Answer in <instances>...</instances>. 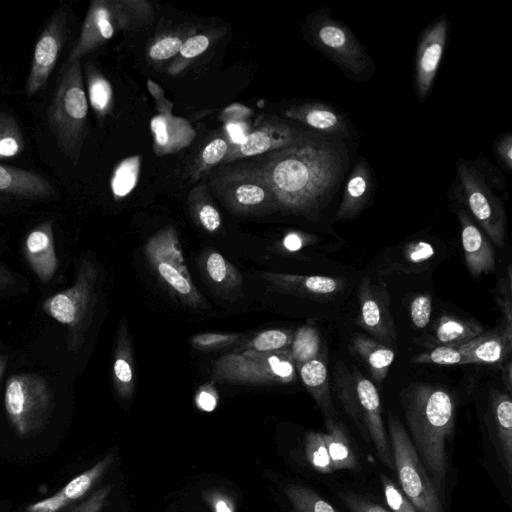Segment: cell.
Instances as JSON below:
<instances>
[{
  "instance_id": "cell-37",
  "label": "cell",
  "mask_w": 512,
  "mask_h": 512,
  "mask_svg": "<svg viewBox=\"0 0 512 512\" xmlns=\"http://www.w3.org/2000/svg\"><path fill=\"white\" fill-rule=\"evenodd\" d=\"M413 362L441 366L471 364L470 359L458 347L452 346H437L428 352L416 355Z\"/></svg>"
},
{
  "instance_id": "cell-48",
  "label": "cell",
  "mask_w": 512,
  "mask_h": 512,
  "mask_svg": "<svg viewBox=\"0 0 512 512\" xmlns=\"http://www.w3.org/2000/svg\"><path fill=\"white\" fill-rule=\"evenodd\" d=\"M434 255L433 246L426 241H415L407 246L405 258L410 263H421Z\"/></svg>"
},
{
  "instance_id": "cell-56",
  "label": "cell",
  "mask_w": 512,
  "mask_h": 512,
  "mask_svg": "<svg viewBox=\"0 0 512 512\" xmlns=\"http://www.w3.org/2000/svg\"><path fill=\"white\" fill-rule=\"evenodd\" d=\"M15 283L14 275L0 263V291Z\"/></svg>"
},
{
  "instance_id": "cell-8",
  "label": "cell",
  "mask_w": 512,
  "mask_h": 512,
  "mask_svg": "<svg viewBox=\"0 0 512 512\" xmlns=\"http://www.w3.org/2000/svg\"><path fill=\"white\" fill-rule=\"evenodd\" d=\"M310 33L314 46L349 79L365 81L374 74L370 55L345 23L331 17L329 9L316 13Z\"/></svg>"
},
{
  "instance_id": "cell-14",
  "label": "cell",
  "mask_w": 512,
  "mask_h": 512,
  "mask_svg": "<svg viewBox=\"0 0 512 512\" xmlns=\"http://www.w3.org/2000/svg\"><path fill=\"white\" fill-rule=\"evenodd\" d=\"M359 307L357 324L378 342L392 344L396 333L385 287L364 277L359 286Z\"/></svg>"
},
{
  "instance_id": "cell-36",
  "label": "cell",
  "mask_w": 512,
  "mask_h": 512,
  "mask_svg": "<svg viewBox=\"0 0 512 512\" xmlns=\"http://www.w3.org/2000/svg\"><path fill=\"white\" fill-rule=\"evenodd\" d=\"M305 455L310 465L318 472H333L323 433L309 432L305 438Z\"/></svg>"
},
{
  "instance_id": "cell-22",
  "label": "cell",
  "mask_w": 512,
  "mask_h": 512,
  "mask_svg": "<svg viewBox=\"0 0 512 512\" xmlns=\"http://www.w3.org/2000/svg\"><path fill=\"white\" fill-rule=\"evenodd\" d=\"M372 189L373 177L369 163L361 158L345 182L342 200L336 213L337 218L348 220L358 215L368 203Z\"/></svg>"
},
{
  "instance_id": "cell-4",
  "label": "cell",
  "mask_w": 512,
  "mask_h": 512,
  "mask_svg": "<svg viewBox=\"0 0 512 512\" xmlns=\"http://www.w3.org/2000/svg\"><path fill=\"white\" fill-rule=\"evenodd\" d=\"M88 112L80 61L66 65L47 111L50 131L60 151L76 161L84 140Z\"/></svg>"
},
{
  "instance_id": "cell-34",
  "label": "cell",
  "mask_w": 512,
  "mask_h": 512,
  "mask_svg": "<svg viewBox=\"0 0 512 512\" xmlns=\"http://www.w3.org/2000/svg\"><path fill=\"white\" fill-rule=\"evenodd\" d=\"M293 335L294 334L288 330L269 329L256 334L237 349L256 352H276L288 349L291 345Z\"/></svg>"
},
{
  "instance_id": "cell-42",
  "label": "cell",
  "mask_w": 512,
  "mask_h": 512,
  "mask_svg": "<svg viewBox=\"0 0 512 512\" xmlns=\"http://www.w3.org/2000/svg\"><path fill=\"white\" fill-rule=\"evenodd\" d=\"M511 266L509 265L507 270V277L504 282L500 284V294L497 298L499 307L502 310L504 316V332L508 337L512 338V300H511Z\"/></svg>"
},
{
  "instance_id": "cell-47",
  "label": "cell",
  "mask_w": 512,
  "mask_h": 512,
  "mask_svg": "<svg viewBox=\"0 0 512 512\" xmlns=\"http://www.w3.org/2000/svg\"><path fill=\"white\" fill-rule=\"evenodd\" d=\"M199 224L208 232H215L221 226V217L212 204H202L196 211Z\"/></svg>"
},
{
  "instance_id": "cell-27",
  "label": "cell",
  "mask_w": 512,
  "mask_h": 512,
  "mask_svg": "<svg viewBox=\"0 0 512 512\" xmlns=\"http://www.w3.org/2000/svg\"><path fill=\"white\" fill-rule=\"evenodd\" d=\"M351 349L366 364L375 381L385 379L395 358L390 347L373 338L358 335L351 340Z\"/></svg>"
},
{
  "instance_id": "cell-40",
  "label": "cell",
  "mask_w": 512,
  "mask_h": 512,
  "mask_svg": "<svg viewBox=\"0 0 512 512\" xmlns=\"http://www.w3.org/2000/svg\"><path fill=\"white\" fill-rule=\"evenodd\" d=\"M385 500L393 512H418L410 500L385 475L381 476Z\"/></svg>"
},
{
  "instance_id": "cell-26",
  "label": "cell",
  "mask_w": 512,
  "mask_h": 512,
  "mask_svg": "<svg viewBox=\"0 0 512 512\" xmlns=\"http://www.w3.org/2000/svg\"><path fill=\"white\" fill-rule=\"evenodd\" d=\"M134 382L132 346L124 320L118 329L113 361V383L118 396L122 399L131 398Z\"/></svg>"
},
{
  "instance_id": "cell-32",
  "label": "cell",
  "mask_w": 512,
  "mask_h": 512,
  "mask_svg": "<svg viewBox=\"0 0 512 512\" xmlns=\"http://www.w3.org/2000/svg\"><path fill=\"white\" fill-rule=\"evenodd\" d=\"M296 369L303 363L320 355V336L310 325L299 328L293 335L289 347Z\"/></svg>"
},
{
  "instance_id": "cell-44",
  "label": "cell",
  "mask_w": 512,
  "mask_h": 512,
  "mask_svg": "<svg viewBox=\"0 0 512 512\" xmlns=\"http://www.w3.org/2000/svg\"><path fill=\"white\" fill-rule=\"evenodd\" d=\"M182 44V40L178 37H165L151 46L149 55L155 60L168 59L180 52Z\"/></svg>"
},
{
  "instance_id": "cell-10",
  "label": "cell",
  "mask_w": 512,
  "mask_h": 512,
  "mask_svg": "<svg viewBox=\"0 0 512 512\" xmlns=\"http://www.w3.org/2000/svg\"><path fill=\"white\" fill-rule=\"evenodd\" d=\"M148 263L158 278L183 303L202 307L204 300L191 280L177 233L165 228L151 237L144 247Z\"/></svg>"
},
{
  "instance_id": "cell-13",
  "label": "cell",
  "mask_w": 512,
  "mask_h": 512,
  "mask_svg": "<svg viewBox=\"0 0 512 512\" xmlns=\"http://www.w3.org/2000/svg\"><path fill=\"white\" fill-rule=\"evenodd\" d=\"M449 31L446 16L437 18L422 33L415 58V93L426 99L438 72Z\"/></svg>"
},
{
  "instance_id": "cell-20",
  "label": "cell",
  "mask_w": 512,
  "mask_h": 512,
  "mask_svg": "<svg viewBox=\"0 0 512 512\" xmlns=\"http://www.w3.org/2000/svg\"><path fill=\"white\" fill-rule=\"evenodd\" d=\"M261 277L281 291L312 298L329 297L343 286L341 279L321 275L265 272Z\"/></svg>"
},
{
  "instance_id": "cell-15",
  "label": "cell",
  "mask_w": 512,
  "mask_h": 512,
  "mask_svg": "<svg viewBox=\"0 0 512 512\" xmlns=\"http://www.w3.org/2000/svg\"><path fill=\"white\" fill-rule=\"evenodd\" d=\"M114 455L109 454L68 482L56 494L30 504L26 512H61L82 498L111 466Z\"/></svg>"
},
{
  "instance_id": "cell-38",
  "label": "cell",
  "mask_w": 512,
  "mask_h": 512,
  "mask_svg": "<svg viewBox=\"0 0 512 512\" xmlns=\"http://www.w3.org/2000/svg\"><path fill=\"white\" fill-rule=\"evenodd\" d=\"M139 172V160L130 158L123 161L115 170L111 187L115 196H126L136 185Z\"/></svg>"
},
{
  "instance_id": "cell-2",
  "label": "cell",
  "mask_w": 512,
  "mask_h": 512,
  "mask_svg": "<svg viewBox=\"0 0 512 512\" xmlns=\"http://www.w3.org/2000/svg\"><path fill=\"white\" fill-rule=\"evenodd\" d=\"M411 442L437 493L443 495L447 471V442L455 425L456 405L444 388L413 384L401 395Z\"/></svg>"
},
{
  "instance_id": "cell-41",
  "label": "cell",
  "mask_w": 512,
  "mask_h": 512,
  "mask_svg": "<svg viewBox=\"0 0 512 512\" xmlns=\"http://www.w3.org/2000/svg\"><path fill=\"white\" fill-rule=\"evenodd\" d=\"M240 337L235 333H201L191 338L192 345L199 350H216L227 347Z\"/></svg>"
},
{
  "instance_id": "cell-29",
  "label": "cell",
  "mask_w": 512,
  "mask_h": 512,
  "mask_svg": "<svg viewBox=\"0 0 512 512\" xmlns=\"http://www.w3.org/2000/svg\"><path fill=\"white\" fill-rule=\"evenodd\" d=\"M228 203L237 212L253 213L277 208L268 188L258 181L242 182L229 190Z\"/></svg>"
},
{
  "instance_id": "cell-25",
  "label": "cell",
  "mask_w": 512,
  "mask_h": 512,
  "mask_svg": "<svg viewBox=\"0 0 512 512\" xmlns=\"http://www.w3.org/2000/svg\"><path fill=\"white\" fill-rule=\"evenodd\" d=\"M297 372L306 389L325 414L326 419L334 418L329 374L324 357L319 355L303 363L297 367Z\"/></svg>"
},
{
  "instance_id": "cell-57",
  "label": "cell",
  "mask_w": 512,
  "mask_h": 512,
  "mask_svg": "<svg viewBox=\"0 0 512 512\" xmlns=\"http://www.w3.org/2000/svg\"><path fill=\"white\" fill-rule=\"evenodd\" d=\"M227 130L229 132V135H230V138L232 139V141L235 143H238V144H240L246 136L244 134L243 129L238 124H229L227 126Z\"/></svg>"
},
{
  "instance_id": "cell-3",
  "label": "cell",
  "mask_w": 512,
  "mask_h": 512,
  "mask_svg": "<svg viewBox=\"0 0 512 512\" xmlns=\"http://www.w3.org/2000/svg\"><path fill=\"white\" fill-rule=\"evenodd\" d=\"M333 377L335 391L346 413L361 431L363 438L373 444L382 464L394 469L377 388L357 369L351 371L341 362L335 365Z\"/></svg>"
},
{
  "instance_id": "cell-46",
  "label": "cell",
  "mask_w": 512,
  "mask_h": 512,
  "mask_svg": "<svg viewBox=\"0 0 512 512\" xmlns=\"http://www.w3.org/2000/svg\"><path fill=\"white\" fill-rule=\"evenodd\" d=\"M111 491V485H106L96 490L91 496L80 504L65 512H100Z\"/></svg>"
},
{
  "instance_id": "cell-18",
  "label": "cell",
  "mask_w": 512,
  "mask_h": 512,
  "mask_svg": "<svg viewBox=\"0 0 512 512\" xmlns=\"http://www.w3.org/2000/svg\"><path fill=\"white\" fill-rule=\"evenodd\" d=\"M492 441L509 483L512 480V401L509 394L493 390L491 394Z\"/></svg>"
},
{
  "instance_id": "cell-51",
  "label": "cell",
  "mask_w": 512,
  "mask_h": 512,
  "mask_svg": "<svg viewBox=\"0 0 512 512\" xmlns=\"http://www.w3.org/2000/svg\"><path fill=\"white\" fill-rule=\"evenodd\" d=\"M209 46V39L204 35L188 38L181 47L180 53L185 58H193L203 53Z\"/></svg>"
},
{
  "instance_id": "cell-53",
  "label": "cell",
  "mask_w": 512,
  "mask_h": 512,
  "mask_svg": "<svg viewBox=\"0 0 512 512\" xmlns=\"http://www.w3.org/2000/svg\"><path fill=\"white\" fill-rule=\"evenodd\" d=\"M206 500L213 512H235L232 500L222 492L211 491L206 494Z\"/></svg>"
},
{
  "instance_id": "cell-33",
  "label": "cell",
  "mask_w": 512,
  "mask_h": 512,
  "mask_svg": "<svg viewBox=\"0 0 512 512\" xmlns=\"http://www.w3.org/2000/svg\"><path fill=\"white\" fill-rule=\"evenodd\" d=\"M285 493L295 512H338L308 487L290 484L286 486Z\"/></svg>"
},
{
  "instance_id": "cell-9",
  "label": "cell",
  "mask_w": 512,
  "mask_h": 512,
  "mask_svg": "<svg viewBox=\"0 0 512 512\" xmlns=\"http://www.w3.org/2000/svg\"><path fill=\"white\" fill-rule=\"evenodd\" d=\"M388 433L394 469L403 494L418 512H443L439 495L410 437L392 414L388 416Z\"/></svg>"
},
{
  "instance_id": "cell-39",
  "label": "cell",
  "mask_w": 512,
  "mask_h": 512,
  "mask_svg": "<svg viewBox=\"0 0 512 512\" xmlns=\"http://www.w3.org/2000/svg\"><path fill=\"white\" fill-rule=\"evenodd\" d=\"M88 94L93 109L98 114H104L111 101V87L108 81L97 73H89Z\"/></svg>"
},
{
  "instance_id": "cell-28",
  "label": "cell",
  "mask_w": 512,
  "mask_h": 512,
  "mask_svg": "<svg viewBox=\"0 0 512 512\" xmlns=\"http://www.w3.org/2000/svg\"><path fill=\"white\" fill-rule=\"evenodd\" d=\"M327 432L323 433L333 472L358 470L359 463L349 438L341 423L334 418L326 419Z\"/></svg>"
},
{
  "instance_id": "cell-45",
  "label": "cell",
  "mask_w": 512,
  "mask_h": 512,
  "mask_svg": "<svg viewBox=\"0 0 512 512\" xmlns=\"http://www.w3.org/2000/svg\"><path fill=\"white\" fill-rule=\"evenodd\" d=\"M339 497L351 512H389L382 506L353 492H341Z\"/></svg>"
},
{
  "instance_id": "cell-30",
  "label": "cell",
  "mask_w": 512,
  "mask_h": 512,
  "mask_svg": "<svg viewBox=\"0 0 512 512\" xmlns=\"http://www.w3.org/2000/svg\"><path fill=\"white\" fill-rule=\"evenodd\" d=\"M483 333V328L476 322L444 315L435 328V343L438 346L457 347L469 342Z\"/></svg>"
},
{
  "instance_id": "cell-12",
  "label": "cell",
  "mask_w": 512,
  "mask_h": 512,
  "mask_svg": "<svg viewBox=\"0 0 512 512\" xmlns=\"http://www.w3.org/2000/svg\"><path fill=\"white\" fill-rule=\"evenodd\" d=\"M67 33V11L60 8L42 30L34 47L25 91L34 96L46 85L61 52Z\"/></svg>"
},
{
  "instance_id": "cell-6",
  "label": "cell",
  "mask_w": 512,
  "mask_h": 512,
  "mask_svg": "<svg viewBox=\"0 0 512 512\" xmlns=\"http://www.w3.org/2000/svg\"><path fill=\"white\" fill-rule=\"evenodd\" d=\"M212 378L221 383L272 385L297 380L289 348L276 352L236 349L214 361Z\"/></svg>"
},
{
  "instance_id": "cell-16",
  "label": "cell",
  "mask_w": 512,
  "mask_h": 512,
  "mask_svg": "<svg viewBox=\"0 0 512 512\" xmlns=\"http://www.w3.org/2000/svg\"><path fill=\"white\" fill-rule=\"evenodd\" d=\"M24 254L38 279L48 283L58 267L51 221L40 223L27 234Z\"/></svg>"
},
{
  "instance_id": "cell-23",
  "label": "cell",
  "mask_w": 512,
  "mask_h": 512,
  "mask_svg": "<svg viewBox=\"0 0 512 512\" xmlns=\"http://www.w3.org/2000/svg\"><path fill=\"white\" fill-rule=\"evenodd\" d=\"M0 193L22 198H46L56 193L41 175L0 164Z\"/></svg>"
},
{
  "instance_id": "cell-35",
  "label": "cell",
  "mask_w": 512,
  "mask_h": 512,
  "mask_svg": "<svg viewBox=\"0 0 512 512\" xmlns=\"http://www.w3.org/2000/svg\"><path fill=\"white\" fill-rule=\"evenodd\" d=\"M24 149V139L17 121L7 114H0V160L19 155Z\"/></svg>"
},
{
  "instance_id": "cell-52",
  "label": "cell",
  "mask_w": 512,
  "mask_h": 512,
  "mask_svg": "<svg viewBox=\"0 0 512 512\" xmlns=\"http://www.w3.org/2000/svg\"><path fill=\"white\" fill-rule=\"evenodd\" d=\"M495 151L504 167L510 171L512 168V135L502 134L495 143Z\"/></svg>"
},
{
  "instance_id": "cell-59",
  "label": "cell",
  "mask_w": 512,
  "mask_h": 512,
  "mask_svg": "<svg viewBox=\"0 0 512 512\" xmlns=\"http://www.w3.org/2000/svg\"><path fill=\"white\" fill-rule=\"evenodd\" d=\"M5 367V360L3 357L0 356V378H1V375L3 373V369Z\"/></svg>"
},
{
  "instance_id": "cell-43",
  "label": "cell",
  "mask_w": 512,
  "mask_h": 512,
  "mask_svg": "<svg viewBox=\"0 0 512 512\" xmlns=\"http://www.w3.org/2000/svg\"><path fill=\"white\" fill-rule=\"evenodd\" d=\"M432 311L431 299L427 295L415 297L410 305V315L413 324L417 328H424L430 321Z\"/></svg>"
},
{
  "instance_id": "cell-31",
  "label": "cell",
  "mask_w": 512,
  "mask_h": 512,
  "mask_svg": "<svg viewBox=\"0 0 512 512\" xmlns=\"http://www.w3.org/2000/svg\"><path fill=\"white\" fill-rule=\"evenodd\" d=\"M202 261L207 278L219 290L231 291L241 285L239 271L219 252L210 251Z\"/></svg>"
},
{
  "instance_id": "cell-5",
  "label": "cell",
  "mask_w": 512,
  "mask_h": 512,
  "mask_svg": "<svg viewBox=\"0 0 512 512\" xmlns=\"http://www.w3.org/2000/svg\"><path fill=\"white\" fill-rule=\"evenodd\" d=\"M98 272L87 259L80 262L74 284L44 300L42 310L68 327L66 348L76 353L85 342L96 302Z\"/></svg>"
},
{
  "instance_id": "cell-11",
  "label": "cell",
  "mask_w": 512,
  "mask_h": 512,
  "mask_svg": "<svg viewBox=\"0 0 512 512\" xmlns=\"http://www.w3.org/2000/svg\"><path fill=\"white\" fill-rule=\"evenodd\" d=\"M456 169L468 209L489 239L497 247H502L506 234V214L502 202L474 164L460 159Z\"/></svg>"
},
{
  "instance_id": "cell-50",
  "label": "cell",
  "mask_w": 512,
  "mask_h": 512,
  "mask_svg": "<svg viewBox=\"0 0 512 512\" xmlns=\"http://www.w3.org/2000/svg\"><path fill=\"white\" fill-rule=\"evenodd\" d=\"M195 402L199 409L211 412L218 403V395L214 387L210 384L201 386L195 396Z\"/></svg>"
},
{
  "instance_id": "cell-7",
  "label": "cell",
  "mask_w": 512,
  "mask_h": 512,
  "mask_svg": "<svg viewBox=\"0 0 512 512\" xmlns=\"http://www.w3.org/2000/svg\"><path fill=\"white\" fill-rule=\"evenodd\" d=\"M4 405L14 431L30 437L48 425L54 408L53 393L39 375L15 374L6 383Z\"/></svg>"
},
{
  "instance_id": "cell-21",
  "label": "cell",
  "mask_w": 512,
  "mask_h": 512,
  "mask_svg": "<svg viewBox=\"0 0 512 512\" xmlns=\"http://www.w3.org/2000/svg\"><path fill=\"white\" fill-rule=\"evenodd\" d=\"M114 33L111 14L104 2H94L86 16L80 37L69 53L66 65L95 49L102 41L110 39Z\"/></svg>"
},
{
  "instance_id": "cell-24",
  "label": "cell",
  "mask_w": 512,
  "mask_h": 512,
  "mask_svg": "<svg viewBox=\"0 0 512 512\" xmlns=\"http://www.w3.org/2000/svg\"><path fill=\"white\" fill-rule=\"evenodd\" d=\"M471 364H502L512 348V338L504 330L481 333L469 342L457 346Z\"/></svg>"
},
{
  "instance_id": "cell-58",
  "label": "cell",
  "mask_w": 512,
  "mask_h": 512,
  "mask_svg": "<svg viewBox=\"0 0 512 512\" xmlns=\"http://www.w3.org/2000/svg\"><path fill=\"white\" fill-rule=\"evenodd\" d=\"M502 374H503V383L508 390L509 393H511L512 390V363L511 361H508L504 364L502 367Z\"/></svg>"
},
{
  "instance_id": "cell-17",
  "label": "cell",
  "mask_w": 512,
  "mask_h": 512,
  "mask_svg": "<svg viewBox=\"0 0 512 512\" xmlns=\"http://www.w3.org/2000/svg\"><path fill=\"white\" fill-rule=\"evenodd\" d=\"M461 241L470 273L478 277L494 269L495 255L488 237L465 210H459Z\"/></svg>"
},
{
  "instance_id": "cell-49",
  "label": "cell",
  "mask_w": 512,
  "mask_h": 512,
  "mask_svg": "<svg viewBox=\"0 0 512 512\" xmlns=\"http://www.w3.org/2000/svg\"><path fill=\"white\" fill-rule=\"evenodd\" d=\"M227 151V142L222 138H216L205 146L202 152V160L207 165H213L219 162Z\"/></svg>"
},
{
  "instance_id": "cell-54",
  "label": "cell",
  "mask_w": 512,
  "mask_h": 512,
  "mask_svg": "<svg viewBox=\"0 0 512 512\" xmlns=\"http://www.w3.org/2000/svg\"><path fill=\"white\" fill-rule=\"evenodd\" d=\"M308 237L298 232L288 233L283 239V246L290 252H296L303 248Z\"/></svg>"
},
{
  "instance_id": "cell-19",
  "label": "cell",
  "mask_w": 512,
  "mask_h": 512,
  "mask_svg": "<svg viewBox=\"0 0 512 512\" xmlns=\"http://www.w3.org/2000/svg\"><path fill=\"white\" fill-rule=\"evenodd\" d=\"M287 114L324 136L341 139L350 134L346 117L327 103L311 102L294 106Z\"/></svg>"
},
{
  "instance_id": "cell-1",
  "label": "cell",
  "mask_w": 512,
  "mask_h": 512,
  "mask_svg": "<svg viewBox=\"0 0 512 512\" xmlns=\"http://www.w3.org/2000/svg\"><path fill=\"white\" fill-rule=\"evenodd\" d=\"M339 138H313L271 153L253 178L268 188L277 208L314 218L337 191L348 167Z\"/></svg>"
},
{
  "instance_id": "cell-55",
  "label": "cell",
  "mask_w": 512,
  "mask_h": 512,
  "mask_svg": "<svg viewBox=\"0 0 512 512\" xmlns=\"http://www.w3.org/2000/svg\"><path fill=\"white\" fill-rule=\"evenodd\" d=\"M151 129L155 135L158 144L165 145L168 141V132L165 120L161 116H157L151 121Z\"/></svg>"
}]
</instances>
